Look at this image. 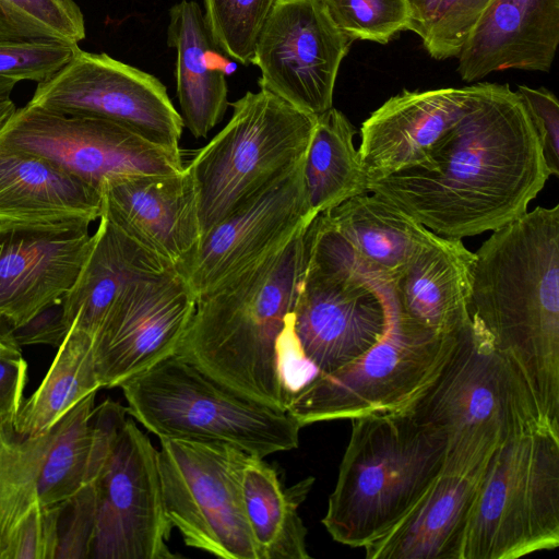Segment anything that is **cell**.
<instances>
[{"label":"cell","mask_w":559,"mask_h":559,"mask_svg":"<svg viewBox=\"0 0 559 559\" xmlns=\"http://www.w3.org/2000/svg\"><path fill=\"white\" fill-rule=\"evenodd\" d=\"M15 84V81L0 78V100L10 98Z\"/></svg>","instance_id":"obj_42"},{"label":"cell","mask_w":559,"mask_h":559,"mask_svg":"<svg viewBox=\"0 0 559 559\" xmlns=\"http://www.w3.org/2000/svg\"><path fill=\"white\" fill-rule=\"evenodd\" d=\"M90 224L0 225V320L19 326L63 298L90 252Z\"/></svg>","instance_id":"obj_18"},{"label":"cell","mask_w":559,"mask_h":559,"mask_svg":"<svg viewBox=\"0 0 559 559\" xmlns=\"http://www.w3.org/2000/svg\"><path fill=\"white\" fill-rule=\"evenodd\" d=\"M550 176L516 91L479 82L464 114L423 165L368 181L366 191L432 233L462 239L524 214Z\"/></svg>","instance_id":"obj_1"},{"label":"cell","mask_w":559,"mask_h":559,"mask_svg":"<svg viewBox=\"0 0 559 559\" xmlns=\"http://www.w3.org/2000/svg\"><path fill=\"white\" fill-rule=\"evenodd\" d=\"M195 305L193 292L176 270L128 285L93 337L100 386H120L175 355Z\"/></svg>","instance_id":"obj_16"},{"label":"cell","mask_w":559,"mask_h":559,"mask_svg":"<svg viewBox=\"0 0 559 559\" xmlns=\"http://www.w3.org/2000/svg\"><path fill=\"white\" fill-rule=\"evenodd\" d=\"M167 44L177 51L176 84L183 126L205 138L223 119L227 102L225 72L210 62L217 49L200 5L182 0L169 10Z\"/></svg>","instance_id":"obj_26"},{"label":"cell","mask_w":559,"mask_h":559,"mask_svg":"<svg viewBox=\"0 0 559 559\" xmlns=\"http://www.w3.org/2000/svg\"><path fill=\"white\" fill-rule=\"evenodd\" d=\"M61 502L32 504L11 530L0 559H55Z\"/></svg>","instance_id":"obj_36"},{"label":"cell","mask_w":559,"mask_h":559,"mask_svg":"<svg viewBox=\"0 0 559 559\" xmlns=\"http://www.w3.org/2000/svg\"><path fill=\"white\" fill-rule=\"evenodd\" d=\"M119 388L128 414L158 438L225 442L262 459L299 443L288 412L227 390L176 354Z\"/></svg>","instance_id":"obj_6"},{"label":"cell","mask_w":559,"mask_h":559,"mask_svg":"<svg viewBox=\"0 0 559 559\" xmlns=\"http://www.w3.org/2000/svg\"><path fill=\"white\" fill-rule=\"evenodd\" d=\"M468 311L559 430V204L492 230L475 252Z\"/></svg>","instance_id":"obj_2"},{"label":"cell","mask_w":559,"mask_h":559,"mask_svg":"<svg viewBox=\"0 0 559 559\" xmlns=\"http://www.w3.org/2000/svg\"><path fill=\"white\" fill-rule=\"evenodd\" d=\"M99 388L93 337L70 330L39 386L22 402L13 424L14 432L21 437H35L48 431Z\"/></svg>","instance_id":"obj_30"},{"label":"cell","mask_w":559,"mask_h":559,"mask_svg":"<svg viewBox=\"0 0 559 559\" xmlns=\"http://www.w3.org/2000/svg\"><path fill=\"white\" fill-rule=\"evenodd\" d=\"M27 382V362L20 349L0 354V428H13Z\"/></svg>","instance_id":"obj_40"},{"label":"cell","mask_w":559,"mask_h":559,"mask_svg":"<svg viewBox=\"0 0 559 559\" xmlns=\"http://www.w3.org/2000/svg\"><path fill=\"white\" fill-rule=\"evenodd\" d=\"M306 228L280 250L197 299L176 352L227 390L282 411L290 394L282 378L278 340L305 274Z\"/></svg>","instance_id":"obj_3"},{"label":"cell","mask_w":559,"mask_h":559,"mask_svg":"<svg viewBox=\"0 0 559 559\" xmlns=\"http://www.w3.org/2000/svg\"><path fill=\"white\" fill-rule=\"evenodd\" d=\"M492 0H409L408 31L437 60L460 55L469 34Z\"/></svg>","instance_id":"obj_32"},{"label":"cell","mask_w":559,"mask_h":559,"mask_svg":"<svg viewBox=\"0 0 559 559\" xmlns=\"http://www.w3.org/2000/svg\"><path fill=\"white\" fill-rule=\"evenodd\" d=\"M0 340H1V336H0Z\"/></svg>","instance_id":"obj_44"},{"label":"cell","mask_w":559,"mask_h":559,"mask_svg":"<svg viewBox=\"0 0 559 559\" xmlns=\"http://www.w3.org/2000/svg\"><path fill=\"white\" fill-rule=\"evenodd\" d=\"M522 98L536 130L550 175L559 176V103L545 87L519 85Z\"/></svg>","instance_id":"obj_38"},{"label":"cell","mask_w":559,"mask_h":559,"mask_svg":"<svg viewBox=\"0 0 559 559\" xmlns=\"http://www.w3.org/2000/svg\"><path fill=\"white\" fill-rule=\"evenodd\" d=\"M102 193L41 156L0 144V225L92 223Z\"/></svg>","instance_id":"obj_24"},{"label":"cell","mask_w":559,"mask_h":559,"mask_svg":"<svg viewBox=\"0 0 559 559\" xmlns=\"http://www.w3.org/2000/svg\"><path fill=\"white\" fill-rule=\"evenodd\" d=\"M68 334L64 321L62 299L48 306L25 323L10 326L1 336L21 347L24 345L45 344L59 347Z\"/></svg>","instance_id":"obj_39"},{"label":"cell","mask_w":559,"mask_h":559,"mask_svg":"<svg viewBox=\"0 0 559 559\" xmlns=\"http://www.w3.org/2000/svg\"><path fill=\"white\" fill-rule=\"evenodd\" d=\"M336 26L353 41L388 44L408 31L409 0H321Z\"/></svg>","instance_id":"obj_34"},{"label":"cell","mask_w":559,"mask_h":559,"mask_svg":"<svg viewBox=\"0 0 559 559\" xmlns=\"http://www.w3.org/2000/svg\"><path fill=\"white\" fill-rule=\"evenodd\" d=\"M16 106L11 98L0 100V129L15 111Z\"/></svg>","instance_id":"obj_41"},{"label":"cell","mask_w":559,"mask_h":559,"mask_svg":"<svg viewBox=\"0 0 559 559\" xmlns=\"http://www.w3.org/2000/svg\"><path fill=\"white\" fill-rule=\"evenodd\" d=\"M483 469L469 474L442 472L389 532L364 547L365 557L463 559Z\"/></svg>","instance_id":"obj_23"},{"label":"cell","mask_w":559,"mask_h":559,"mask_svg":"<svg viewBox=\"0 0 559 559\" xmlns=\"http://www.w3.org/2000/svg\"><path fill=\"white\" fill-rule=\"evenodd\" d=\"M314 483L309 476L285 488L276 469L248 454L241 473L246 519L259 559H308L307 528L298 508Z\"/></svg>","instance_id":"obj_28"},{"label":"cell","mask_w":559,"mask_h":559,"mask_svg":"<svg viewBox=\"0 0 559 559\" xmlns=\"http://www.w3.org/2000/svg\"><path fill=\"white\" fill-rule=\"evenodd\" d=\"M473 85L403 90L362 122L358 148L367 182L423 165L466 110Z\"/></svg>","instance_id":"obj_20"},{"label":"cell","mask_w":559,"mask_h":559,"mask_svg":"<svg viewBox=\"0 0 559 559\" xmlns=\"http://www.w3.org/2000/svg\"><path fill=\"white\" fill-rule=\"evenodd\" d=\"M352 44L321 0H278L251 63L261 70L260 88L319 116L333 107L337 73Z\"/></svg>","instance_id":"obj_14"},{"label":"cell","mask_w":559,"mask_h":559,"mask_svg":"<svg viewBox=\"0 0 559 559\" xmlns=\"http://www.w3.org/2000/svg\"><path fill=\"white\" fill-rule=\"evenodd\" d=\"M100 193L102 215L175 270L197 249L198 198L187 166L169 175L106 181Z\"/></svg>","instance_id":"obj_19"},{"label":"cell","mask_w":559,"mask_h":559,"mask_svg":"<svg viewBox=\"0 0 559 559\" xmlns=\"http://www.w3.org/2000/svg\"><path fill=\"white\" fill-rule=\"evenodd\" d=\"M78 48L56 40L0 39V78L44 82L66 66Z\"/></svg>","instance_id":"obj_35"},{"label":"cell","mask_w":559,"mask_h":559,"mask_svg":"<svg viewBox=\"0 0 559 559\" xmlns=\"http://www.w3.org/2000/svg\"><path fill=\"white\" fill-rule=\"evenodd\" d=\"M166 515L187 546L224 559H259L246 519L241 473L247 457L225 442L159 438Z\"/></svg>","instance_id":"obj_11"},{"label":"cell","mask_w":559,"mask_h":559,"mask_svg":"<svg viewBox=\"0 0 559 559\" xmlns=\"http://www.w3.org/2000/svg\"><path fill=\"white\" fill-rule=\"evenodd\" d=\"M356 128L338 109L317 116L304 160V183L312 211L318 215L367 192V179L358 150Z\"/></svg>","instance_id":"obj_29"},{"label":"cell","mask_w":559,"mask_h":559,"mask_svg":"<svg viewBox=\"0 0 559 559\" xmlns=\"http://www.w3.org/2000/svg\"><path fill=\"white\" fill-rule=\"evenodd\" d=\"M15 349H19V347H16L15 345H13L10 342L5 341L1 336V340H0V354L8 353V352H11V350H15Z\"/></svg>","instance_id":"obj_43"},{"label":"cell","mask_w":559,"mask_h":559,"mask_svg":"<svg viewBox=\"0 0 559 559\" xmlns=\"http://www.w3.org/2000/svg\"><path fill=\"white\" fill-rule=\"evenodd\" d=\"M455 331L437 333L393 311L388 331L348 365L316 374L286 407L301 427L408 411L440 371Z\"/></svg>","instance_id":"obj_10"},{"label":"cell","mask_w":559,"mask_h":559,"mask_svg":"<svg viewBox=\"0 0 559 559\" xmlns=\"http://www.w3.org/2000/svg\"><path fill=\"white\" fill-rule=\"evenodd\" d=\"M278 0H203L206 26L217 49L251 63L259 35Z\"/></svg>","instance_id":"obj_33"},{"label":"cell","mask_w":559,"mask_h":559,"mask_svg":"<svg viewBox=\"0 0 559 559\" xmlns=\"http://www.w3.org/2000/svg\"><path fill=\"white\" fill-rule=\"evenodd\" d=\"M559 44V0H492L457 56L464 82L509 69L549 72Z\"/></svg>","instance_id":"obj_21"},{"label":"cell","mask_w":559,"mask_h":559,"mask_svg":"<svg viewBox=\"0 0 559 559\" xmlns=\"http://www.w3.org/2000/svg\"><path fill=\"white\" fill-rule=\"evenodd\" d=\"M58 114L106 119L145 140L179 152L183 121L166 86L154 75L105 52L80 47L27 103Z\"/></svg>","instance_id":"obj_13"},{"label":"cell","mask_w":559,"mask_h":559,"mask_svg":"<svg viewBox=\"0 0 559 559\" xmlns=\"http://www.w3.org/2000/svg\"><path fill=\"white\" fill-rule=\"evenodd\" d=\"M95 396L41 435L21 437L12 427L0 428V550L32 504L60 503L86 483Z\"/></svg>","instance_id":"obj_17"},{"label":"cell","mask_w":559,"mask_h":559,"mask_svg":"<svg viewBox=\"0 0 559 559\" xmlns=\"http://www.w3.org/2000/svg\"><path fill=\"white\" fill-rule=\"evenodd\" d=\"M302 167L304 163L202 235L192 255L176 270L197 299L283 248L317 216Z\"/></svg>","instance_id":"obj_15"},{"label":"cell","mask_w":559,"mask_h":559,"mask_svg":"<svg viewBox=\"0 0 559 559\" xmlns=\"http://www.w3.org/2000/svg\"><path fill=\"white\" fill-rule=\"evenodd\" d=\"M95 515V491L86 481L72 497L61 502L55 559H88Z\"/></svg>","instance_id":"obj_37"},{"label":"cell","mask_w":559,"mask_h":559,"mask_svg":"<svg viewBox=\"0 0 559 559\" xmlns=\"http://www.w3.org/2000/svg\"><path fill=\"white\" fill-rule=\"evenodd\" d=\"M0 144L47 158L99 192L106 181L185 168L181 151L160 147L119 123L29 104L0 129Z\"/></svg>","instance_id":"obj_12"},{"label":"cell","mask_w":559,"mask_h":559,"mask_svg":"<svg viewBox=\"0 0 559 559\" xmlns=\"http://www.w3.org/2000/svg\"><path fill=\"white\" fill-rule=\"evenodd\" d=\"M324 214L361 262L393 283L431 231L372 192L357 194Z\"/></svg>","instance_id":"obj_27"},{"label":"cell","mask_w":559,"mask_h":559,"mask_svg":"<svg viewBox=\"0 0 559 559\" xmlns=\"http://www.w3.org/2000/svg\"><path fill=\"white\" fill-rule=\"evenodd\" d=\"M175 270L123 234L105 216L72 287L62 298L70 330L94 337L109 309L135 280Z\"/></svg>","instance_id":"obj_25"},{"label":"cell","mask_w":559,"mask_h":559,"mask_svg":"<svg viewBox=\"0 0 559 559\" xmlns=\"http://www.w3.org/2000/svg\"><path fill=\"white\" fill-rule=\"evenodd\" d=\"M408 412L443 436L444 473H476L514 438L539 429L559 432L543 418L519 368L471 314L456 329L440 371Z\"/></svg>","instance_id":"obj_4"},{"label":"cell","mask_w":559,"mask_h":559,"mask_svg":"<svg viewBox=\"0 0 559 559\" xmlns=\"http://www.w3.org/2000/svg\"><path fill=\"white\" fill-rule=\"evenodd\" d=\"M559 545V432L539 429L498 448L472 507L463 559H515Z\"/></svg>","instance_id":"obj_9"},{"label":"cell","mask_w":559,"mask_h":559,"mask_svg":"<svg viewBox=\"0 0 559 559\" xmlns=\"http://www.w3.org/2000/svg\"><path fill=\"white\" fill-rule=\"evenodd\" d=\"M227 124L187 166L193 179L201 237L305 160L317 116L273 93L247 92Z\"/></svg>","instance_id":"obj_8"},{"label":"cell","mask_w":559,"mask_h":559,"mask_svg":"<svg viewBox=\"0 0 559 559\" xmlns=\"http://www.w3.org/2000/svg\"><path fill=\"white\" fill-rule=\"evenodd\" d=\"M350 421L322 524L335 542L364 548L389 532L443 472L445 441L408 411Z\"/></svg>","instance_id":"obj_5"},{"label":"cell","mask_w":559,"mask_h":559,"mask_svg":"<svg viewBox=\"0 0 559 559\" xmlns=\"http://www.w3.org/2000/svg\"><path fill=\"white\" fill-rule=\"evenodd\" d=\"M86 481L95 491V528L88 559H169L173 526L166 515L158 451L106 400L94 409Z\"/></svg>","instance_id":"obj_7"},{"label":"cell","mask_w":559,"mask_h":559,"mask_svg":"<svg viewBox=\"0 0 559 559\" xmlns=\"http://www.w3.org/2000/svg\"><path fill=\"white\" fill-rule=\"evenodd\" d=\"M85 36L84 15L74 0H0V39L79 45Z\"/></svg>","instance_id":"obj_31"},{"label":"cell","mask_w":559,"mask_h":559,"mask_svg":"<svg viewBox=\"0 0 559 559\" xmlns=\"http://www.w3.org/2000/svg\"><path fill=\"white\" fill-rule=\"evenodd\" d=\"M475 252L432 231L394 282L396 312L423 329L454 331L469 318Z\"/></svg>","instance_id":"obj_22"}]
</instances>
